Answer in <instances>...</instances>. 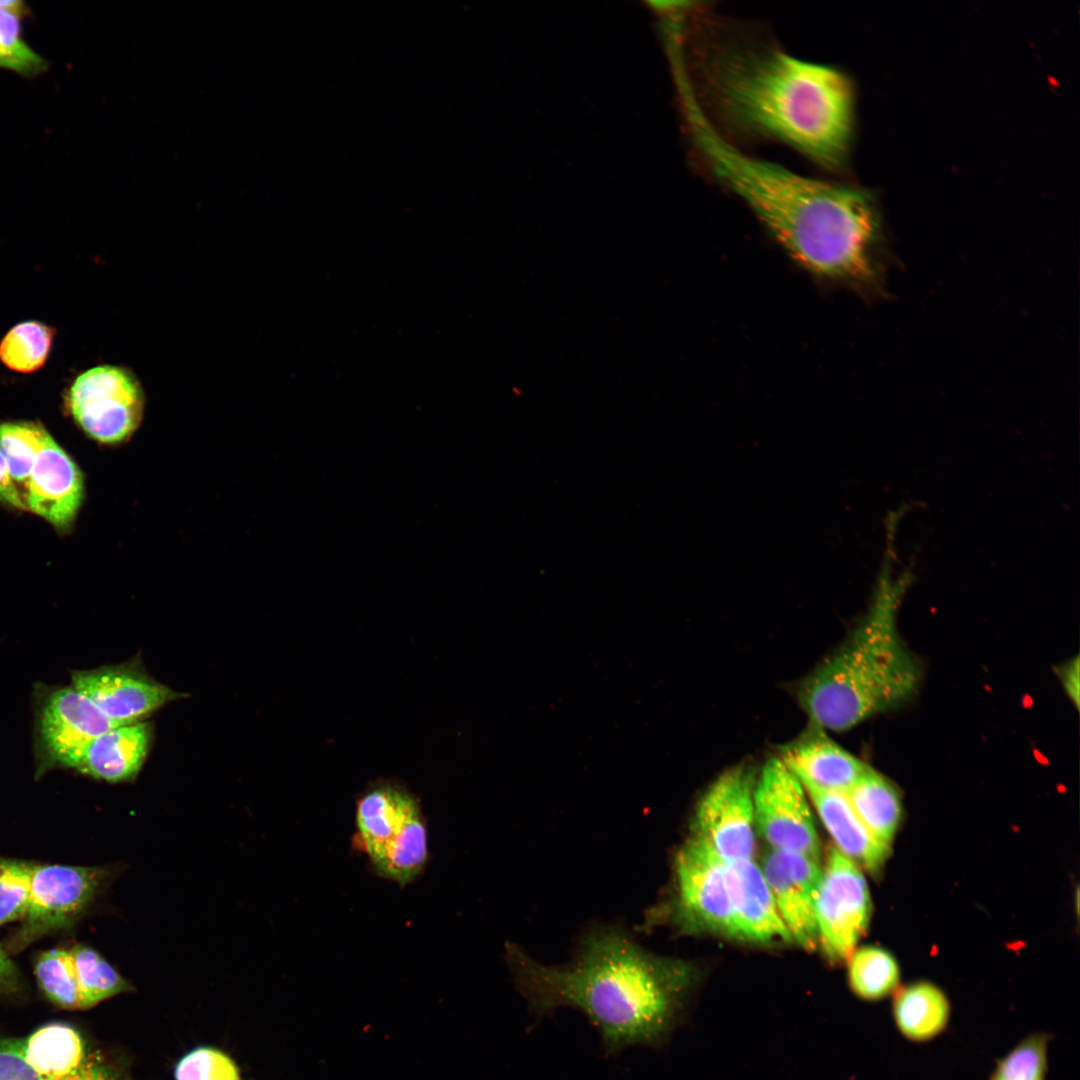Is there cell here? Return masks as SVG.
Here are the masks:
<instances>
[{
  "instance_id": "cell-1",
  "label": "cell",
  "mask_w": 1080,
  "mask_h": 1080,
  "mask_svg": "<svg viewBox=\"0 0 1080 1080\" xmlns=\"http://www.w3.org/2000/svg\"><path fill=\"white\" fill-rule=\"evenodd\" d=\"M702 32L697 70L706 113L731 131L787 144L826 169L844 165L854 124L846 73L749 31L706 20Z\"/></svg>"
},
{
  "instance_id": "cell-2",
  "label": "cell",
  "mask_w": 1080,
  "mask_h": 1080,
  "mask_svg": "<svg viewBox=\"0 0 1080 1080\" xmlns=\"http://www.w3.org/2000/svg\"><path fill=\"white\" fill-rule=\"evenodd\" d=\"M687 122L707 172L744 202L795 264L825 282L879 283L881 223L871 193L751 156L701 112Z\"/></svg>"
},
{
  "instance_id": "cell-3",
  "label": "cell",
  "mask_w": 1080,
  "mask_h": 1080,
  "mask_svg": "<svg viewBox=\"0 0 1080 1080\" xmlns=\"http://www.w3.org/2000/svg\"><path fill=\"white\" fill-rule=\"evenodd\" d=\"M506 959L518 992L536 1018L558 1008L582 1013L606 1056L634 1046L661 1048L685 1021L689 970L645 951L622 930L598 928L575 959L545 965L509 944Z\"/></svg>"
},
{
  "instance_id": "cell-4",
  "label": "cell",
  "mask_w": 1080,
  "mask_h": 1080,
  "mask_svg": "<svg viewBox=\"0 0 1080 1080\" xmlns=\"http://www.w3.org/2000/svg\"><path fill=\"white\" fill-rule=\"evenodd\" d=\"M906 583L883 577L868 612L847 639L797 687L810 723L847 731L893 710L918 691L921 669L897 629Z\"/></svg>"
},
{
  "instance_id": "cell-5",
  "label": "cell",
  "mask_w": 1080,
  "mask_h": 1080,
  "mask_svg": "<svg viewBox=\"0 0 1080 1080\" xmlns=\"http://www.w3.org/2000/svg\"><path fill=\"white\" fill-rule=\"evenodd\" d=\"M359 841L376 872L401 885L427 860V832L417 799L399 784L379 783L357 802Z\"/></svg>"
},
{
  "instance_id": "cell-6",
  "label": "cell",
  "mask_w": 1080,
  "mask_h": 1080,
  "mask_svg": "<svg viewBox=\"0 0 1080 1080\" xmlns=\"http://www.w3.org/2000/svg\"><path fill=\"white\" fill-rule=\"evenodd\" d=\"M67 407L80 428L105 444L127 440L138 428L144 411L142 387L129 370L100 365L90 368L72 383Z\"/></svg>"
},
{
  "instance_id": "cell-7",
  "label": "cell",
  "mask_w": 1080,
  "mask_h": 1080,
  "mask_svg": "<svg viewBox=\"0 0 1080 1080\" xmlns=\"http://www.w3.org/2000/svg\"><path fill=\"white\" fill-rule=\"evenodd\" d=\"M870 915L869 890L859 866L831 847L815 905L818 942L828 960L849 959Z\"/></svg>"
},
{
  "instance_id": "cell-8",
  "label": "cell",
  "mask_w": 1080,
  "mask_h": 1080,
  "mask_svg": "<svg viewBox=\"0 0 1080 1080\" xmlns=\"http://www.w3.org/2000/svg\"><path fill=\"white\" fill-rule=\"evenodd\" d=\"M807 793L779 757L763 765L754 784L755 824L772 849L817 858L819 840Z\"/></svg>"
},
{
  "instance_id": "cell-9",
  "label": "cell",
  "mask_w": 1080,
  "mask_h": 1080,
  "mask_svg": "<svg viewBox=\"0 0 1080 1080\" xmlns=\"http://www.w3.org/2000/svg\"><path fill=\"white\" fill-rule=\"evenodd\" d=\"M754 784L750 768L735 766L709 785L697 805L695 835L710 844L726 863L752 859Z\"/></svg>"
},
{
  "instance_id": "cell-10",
  "label": "cell",
  "mask_w": 1080,
  "mask_h": 1080,
  "mask_svg": "<svg viewBox=\"0 0 1080 1080\" xmlns=\"http://www.w3.org/2000/svg\"><path fill=\"white\" fill-rule=\"evenodd\" d=\"M726 865L711 845L695 834L679 849L675 913L680 923L733 937Z\"/></svg>"
},
{
  "instance_id": "cell-11",
  "label": "cell",
  "mask_w": 1080,
  "mask_h": 1080,
  "mask_svg": "<svg viewBox=\"0 0 1080 1080\" xmlns=\"http://www.w3.org/2000/svg\"><path fill=\"white\" fill-rule=\"evenodd\" d=\"M107 875L101 867L32 865L29 903L15 946L70 924L93 901Z\"/></svg>"
},
{
  "instance_id": "cell-12",
  "label": "cell",
  "mask_w": 1080,
  "mask_h": 1080,
  "mask_svg": "<svg viewBox=\"0 0 1080 1080\" xmlns=\"http://www.w3.org/2000/svg\"><path fill=\"white\" fill-rule=\"evenodd\" d=\"M72 686L114 721L139 722L166 703L184 697L147 674L133 661L72 675Z\"/></svg>"
},
{
  "instance_id": "cell-13",
  "label": "cell",
  "mask_w": 1080,
  "mask_h": 1080,
  "mask_svg": "<svg viewBox=\"0 0 1080 1080\" xmlns=\"http://www.w3.org/2000/svg\"><path fill=\"white\" fill-rule=\"evenodd\" d=\"M761 870L791 938L813 949L818 942L815 905L822 874L817 858L772 849Z\"/></svg>"
},
{
  "instance_id": "cell-14",
  "label": "cell",
  "mask_w": 1080,
  "mask_h": 1080,
  "mask_svg": "<svg viewBox=\"0 0 1080 1080\" xmlns=\"http://www.w3.org/2000/svg\"><path fill=\"white\" fill-rule=\"evenodd\" d=\"M26 507L58 529H67L81 506L80 470L48 433L26 485Z\"/></svg>"
},
{
  "instance_id": "cell-15",
  "label": "cell",
  "mask_w": 1080,
  "mask_h": 1080,
  "mask_svg": "<svg viewBox=\"0 0 1080 1080\" xmlns=\"http://www.w3.org/2000/svg\"><path fill=\"white\" fill-rule=\"evenodd\" d=\"M733 937L759 943L790 941L762 870L752 859L727 863Z\"/></svg>"
},
{
  "instance_id": "cell-16",
  "label": "cell",
  "mask_w": 1080,
  "mask_h": 1080,
  "mask_svg": "<svg viewBox=\"0 0 1080 1080\" xmlns=\"http://www.w3.org/2000/svg\"><path fill=\"white\" fill-rule=\"evenodd\" d=\"M151 739L150 723L123 724L92 739L60 762L96 779L129 782L141 770Z\"/></svg>"
},
{
  "instance_id": "cell-17",
  "label": "cell",
  "mask_w": 1080,
  "mask_h": 1080,
  "mask_svg": "<svg viewBox=\"0 0 1080 1080\" xmlns=\"http://www.w3.org/2000/svg\"><path fill=\"white\" fill-rule=\"evenodd\" d=\"M825 732L811 724L809 730L782 749L779 758L803 786L846 793L868 766Z\"/></svg>"
},
{
  "instance_id": "cell-18",
  "label": "cell",
  "mask_w": 1080,
  "mask_h": 1080,
  "mask_svg": "<svg viewBox=\"0 0 1080 1080\" xmlns=\"http://www.w3.org/2000/svg\"><path fill=\"white\" fill-rule=\"evenodd\" d=\"M120 725L123 723L111 719L73 686L52 693L41 718L45 743L59 762L92 739Z\"/></svg>"
},
{
  "instance_id": "cell-19",
  "label": "cell",
  "mask_w": 1080,
  "mask_h": 1080,
  "mask_svg": "<svg viewBox=\"0 0 1080 1080\" xmlns=\"http://www.w3.org/2000/svg\"><path fill=\"white\" fill-rule=\"evenodd\" d=\"M803 787L838 850L866 870L878 873L889 856L890 846L870 833L845 793Z\"/></svg>"
},
{
  "instance_id": "cell-20",
  "label": "cell",
  "mask_w": 1080,
  "mask_h": 1080,
  "mask_svg": "<svg viewBox=\"0 0 1080 1080\" xmlns=\"http://www.w3.org/2000/svg\"><path fill=\"white\" fill-rule=\"evenodd\" d=\"M892 996V1020L905 1040L915 1044L928 1043L949 1027L951 1003L937 985L917 981L899 987Z\"/></svg>"
},
{
  "instance_id": "cell-21",
  "label": "cell",
  "mask_w": 1080,
  "mask_h": 1080,
  "mask_svg": "<svg viewBox=\"0 0 1080 1080\" xmlns=\"http://www.w3.org/2000/svg\"><path fill=\"white\" fill-rule=\"evenodd\" d=\"M845 795L870 833L890 846L902 817L901 798L896 787L867 767Z\"/></svg>"
},
{
  "instance_id": "cell-22",
  "label": "cell",
  "mask_w": 1080,
  "mask_h": 1080,
  "mask_svg": "<svg viewBox=\"0 0 1080 1080\" xmlns=\"http://www.w3.org/2000/svg\"><path fill=\"white\" fill-rule=\"evenodd\" d=\"M24 1059L46 1075L64 1076L77 1070L89 1053L84 1040L73 1027L52 1023L24 1039H19Z\"/></svg>"
},
{
  "instance_id": "cell-23",
  "label": "cell",
  "mask_w": 1080,
  "mask_h": 1080,
  "mask_svg": "<svg viewBox=\"0 0 1080 1080\" xmlns=\"http://www.w3.org/2000/svg\"><path fill=\"white\" fill-rule=\"evenodd\" d=\"M848 960L849 987L861 1000L881 1001L900 987L898 963L886 950L865 946L854 951Z\"/></svg>"
},
{
  "instance_id": "cell-24",
  "label": "cell",
  "mask_w": 1080,
  "mask_h": 1080,
  "mask_svg": "<svg viewBox=\"0 0 1080 1080\" xmlns=\"http://www.w3.org/2000/svg\"><path fill=\"white\" fill-rule=\"evenodd\" d=\"M70 952L81 994L82 1009L92 1008L103 1000L134 990L131 984L92 948L77 945Z\"/></svg>"
},
{
  "instance_id": "cell-25",
  "label": "cell",
  "mask_w": 1080,
  "mask_h": 1080,
  "mask_svg": "<svg viewBox=\"0 0 1080 1080\" xmlns=\"http://www.w3.org/2000/svg\"><path fill=\"white\" fill-rule=\"evenodd\" d=\"M54 330L38 321L21 322L11 328L0 342V360L9 369L31 373L47 360Z\"/></svg>"
},
{
  "instance_id": "cell-26",
  "label": "cell",
  "mask_w": 1080,
  "mask_h": 1080,
  "mask_svg": "<svg viewBox=\"0 0 1080 1080\" xmlns=\"http://www.w3.org/2000/svg\"><path fill=\"white\" fill-rule=\"evenodd\" d=\"M0 1080H124L102 1057L89 1054L74 1072L64 1076L46 1075L23 1057L19 1039L0 1040Z\"/></svg>"
},
{
  "instance_id": "cell-27",
  "label": "cell",
  "mask_w": 1080,
  "mask_h": 1080,
  "mask_svg": "<svg viewBox=\"0 0 1080 1080\" xmlns=\"http://www.w3.org/2000/svg\"><path fill=\"white\" fill-rule=\"evenodd\" d=\"M41 990L56 1006L82 1010L81 994L70 950L52 949L42 953L35 965Z\"/></svg>"
},
{
  "instance_id": "cell-28",
  "label": "cell",
  "mask_w": 1080,
  "mask_h": 1080,
  "mask_svg": "<svg viewBox=\"0 0 1080 1080\" xmlns=\"http://www.w3.org/2000/svg\"><path fill=\"white\" fill-rule=\"evenodd\" d=\"M1050 1035L1032 1032L996 1062L989 1080H1047Z\"/></svg>"
},
{
  "instance_id": "cell-29",
  "label": "cell",
  "mask_w": 1080,
  "mask_h": 1080,
  "mask_svg": "<svg viewBox=\"0 0 1080 1080\" xmlns=\"http://www.w3.org/2000/svg\"><path fill=\"white\" fill-rule=\"evenodd\" d=\"M47 434L41 424L34 422L0 423V449L15 483L26 487Z\"/></svg>"
},
{
  "instance_id": "cell-30",
  "label": "cell",
  "mask_w": 1080,
  "mask_h": 1080,
  "mask_svg": "<svg viewBox=\"0 0 1080 1080\" xmlns=\"http://www.w3.org/2000/svg\"><path fill=\"white\" fill-rule=\"evenodd\" d=\"M47 64L22 38L20 18L0 9V67L32 77Z\"/></svg>"
},
{
  "instance_id": "cell-31",
  "label": "cell",
  "mask_w": 1080,
  "mask_h": 1080,
  "mask_svg": "<svg viewBox=\"0 0 1080 1080\" xmlns=\"http://www.w3.org/2000/svg\"><path fill=\"white\" fill-rule=\"evenodd\" d=\"M32 865L0 860V925L23 918L31 885Z\"/></svg>"
},
{
  "instance_id": "cell-32",
  "label": "cell",
  "mask_w": 1080,
  "mask_h": 1080,
  "mask_svg": "<svg viewBox=\"0 0 1080 1080\" xmlns=\"http://www.w3.org/2000/svg\"><path fill=\"white\" fill-rule=\"evenodd\" d=\"M176 1080H240L234 1061L223 1052L200 1047L186 1054L177 1064Z\"/></svg>"
},
{
  "instance_id": "cell-33",
  "label": "cell",
  "mask_w": 1080,
  "mask_h": 1080,
  "mask_svg": "<svg viewBox=\"0 0 1080 1080\" xmlns=\"http://www.w3.org/2000/svg\"><path fill=\"white\" fill-rule=\"evenodd\" d=\"M0 503L21 510H28L14 482L7 460L0 449Z\"/></svg>"
},
{
  "instance_id": "cell-34",
  "label": "cell",
  "mask_w": 1080,
  "mask_h": 1080,
  "mask_svg": "<svg viewBox=\"0 0 1080 1080\" xmlns=\"http://www.w3.org/2000/svg\"><path fill=\"white\" fill-rule=\"evenodd\" d=\"M1058 676L1066 694L1074 705L1079 704V658L1065 662L1058 668Z\"/></svg>"
},
{
  "instance_id": "cell-35",
  "label": "cell",
  "mask_w": 1080,
  "mask_h": 1080,
  "mask_svg": "<svg viewBox=\"0 0 1080 1080\" xmlns=\"http://www.w3.org/2000/svg\"><path fill=\"white\" fill-rule=\"evenodd\" d=\"M20 984L18 969L0 944V994L14 993Z\"/></svg>"
},
{
  "instance_id": "cell-36",
  "label": "cell",
  "mask_w": 1080,
  "mask_h": 1080,
  "mask_svg": "<svg viewBox=\"0 0 1080 1080\" xmlns=\"http://www.w3.org/2000/svg\"><path fill=\"white\" fill-rule=\"evenodd\" d=\"M0 9L17 17H22L27 11L25 3L20 0H0Z\"/></svg>"
}]
</instances>
